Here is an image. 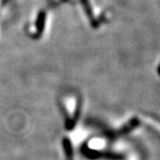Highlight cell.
I'll use <instances>...</instances> for the list:
<instances>
[{"mask_svg":"<svg viewBox=\"0 0 160 160\" xmlns=\"http://www.w3.org/2000/svg\"><path fill=\"white\" fill-rule=\"evenodd\" d=\"M62 145L64 148V152L66 155V160H73V150L72 145L68 138H63Z\"/></svg>","mask_w":160,"mask_h":160,"instance_id":"1","label":"cell"}]
</instances>
